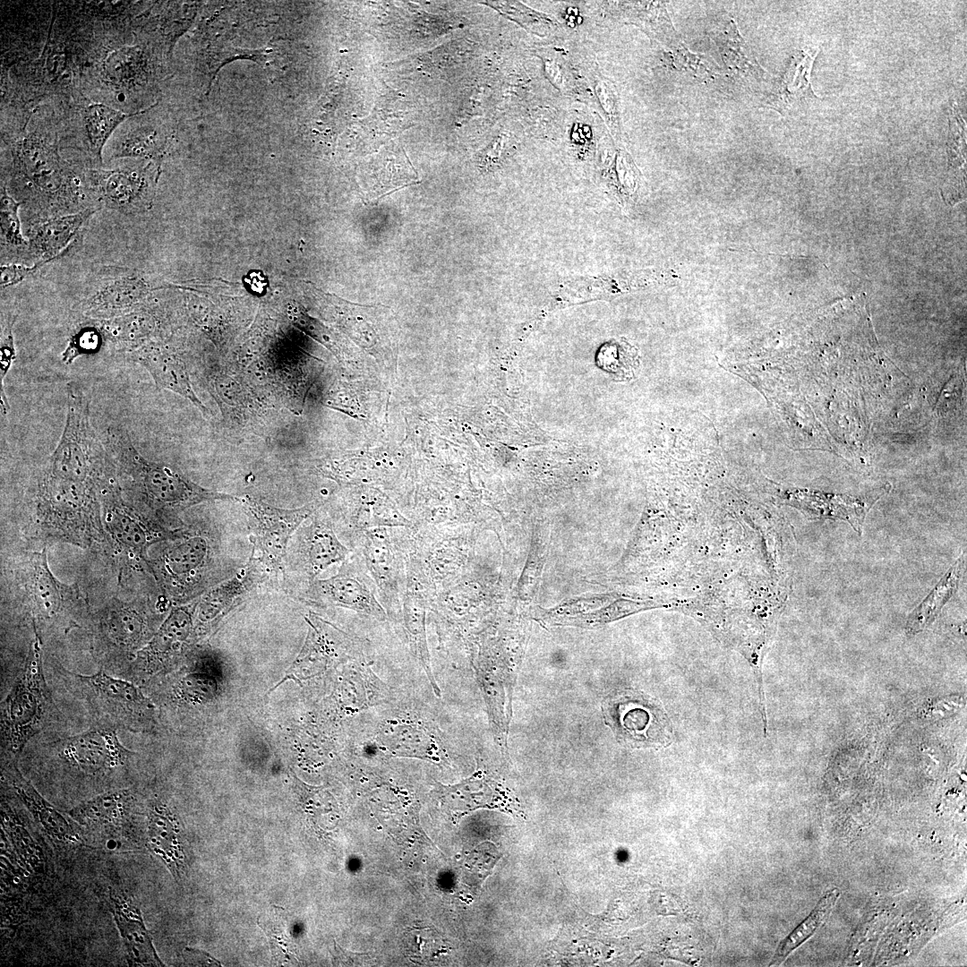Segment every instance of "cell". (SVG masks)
<instances>
[{"label":"cell","instance_id":"1","mask_svg":"<svg viewBox=\"0 0 967 967\" xmlns=\"http://www.w3.org/2000/svg\"><path fill=\"white\" fill-rule=\"evenodd\" d=\"M109 459L131 489L153 509L178 510L214 500H236L193 483L179 471L146 458L127 431L110 426L104 441Z\"/></svg>","mask_w":967,"mask_h":967},{"label":"cell","instance_id":"2","mask_svg":"<svg viewBox=\"0 0 967 967\" xmlns=\"http://www.w3.org/2000/svg\"><path fill=\"white\" fill-rule=\"evenodd\" d=\"M96 481L59 476L44 470L36 493L38 520L59 539L89 546L105 537Z\"/></svg>","mask_w":967,"mask_h":967},{"label":"cell","instance_id":"3","mask_svg":"<svg viewBox=\"0 0 967 967\" xmlns=\"http://www.w3.org/2000/svg\"><path fill=\"white\" fill-rule=\"evenodd\" d=\"M53 708L43 672L38 634L24 667L1 704V752L15 760L28 742L47 724Z\"/></svg>","mask_w":967,"mask_h":967},{"label":"cell","instance_id":"4","mask_svg":"<svg viewBox=\"0 0 967 967\" xmlns=\"http://www.w3.org/2000/svg\"><path fill=\"white\" fill-rule=\"evenodd\" d=\"M66 417L60 440L44 470L64 477L102 480L107 452L90 422V400L81 384L66 385Z\"/></svg>","mask_w":967,"mask_h":967},{"label":"cell","instance_id":"5","mask_svg":"<svg viewBox=\"0 0 967 967\" xmlns=\"http://www.w3.org/2000/svg\"><path fill=\"white\" fill-rule=\"evenodd\" d=\"M68 674L90 709L104 723L102 726L133 732H143L151 728L154 706L133 682L103 671L91 674Z\"/></svg>","mask_w":967,"mask_h":967},{"label":"cell","instance_id":"6","mask_svg":"<svg viewBox=\"0 0 967 967\" xmlns=\"http://www.w3.org/2000/svg\"><path fill=\"white\" fill-rule=\"evenodd\" d=\"M603 710L607 724L624 745L664 746L671 740V724L661 706L638 692L625 691L611 697Z\"/></svg>","mask_w":967,"mask_h":967},{"label":"cell","instance_id":"7","mask_svg":"<svg viewBox=\"0 0 967 967\" xmlns=\"http://www.w3.org/2000/svg\"><path fill=\"white\" fill-rule=\"evenodd\" d=\"M254 520L255 544L262 568L277 578L292 534L314 510L312 504L287 509L270 505L250 495L236 497Z\"/></svg>","mask_w":967,"mask_h":967},{"label":"cell","instance_id":"8","mask_svg":"<svg viewBox=\"0 0 967 967\" xmlns=\"http://www.w3.org/2000/svg\"><path fill=\"white\" fill-rule=\"evenodd\" d=\"M158 287L141 271L109 267L82 298L80 310L95 320L109 319L142 306Z\"/></svg>","mask_w":967,"mask_h":967},{"label":"cell","instance_id":"9","mask_svg":"<svg viewBox=\"0 0 967 967\" xmlns=\"http://www.w3.org/2000/svg\"><path fill=\"white\" fill-rule=\"evenodd\" d=\"M47 746L64 764L89 774L122 768L136 755L121 743L116 729L107 726L65 737Z\"/></svg>","mask_w":967,"mask_h":967},{"label":"cell","instance_id":"10","mask_svg":"<svg viewBox=\"0 0 967 967\" xmlns=\"http://www.w3.org/2000/svg\"><path fill=\"white\" fill-rule=\"evenodd\" d=\"M159 168L158 164L150 162L144 167L90 170L88 178L91 189L105 207L134 214L146 211L151 206Z\"/></svg>","mask_w":967,"mask_h":967},{"label":"cell","instance_id":"11","mask_svg":"<svg viewBox=\"0 0 967 967\" xmlns=\"http://www.w3.org/2000/svg\"><path fill=\"white\" fill-rule=\"evenodd\" d=\"M393 529L376 527L360 533L366 569L389 607L399 605L406 586V566Z\"/></svg>","mask_w":967,"mask_h":967},{"label":"cell","instance_id":"12","mask_svg":"<svg viewBox=\"0 0 967 967\" xmlns=\"http://www.w3.org/2000/svg\"><path fill=\"white\" fill-rule=\"evenodd\" d=\"M306 596L315 603L347 608L378 620L387 618L372 581L352 565H344L328 578L311 581Z\"/></svg>","mask_w":967,"mask_h":967},{"label":"cell","instance_id":"13","mask_svg":"<svg viewBox=\"0 0 967 967\" xmlns=\"http://www.w3.org/2000/svg\"><path fill=\"white\" fill-rule=\"evenodd\" d=\"M99 209L89 207L31 225L26 261L48 263L76 251L82 240V227Z\"/></svg>","mask_w":967,"mask_h":967},{"label":"cell","instance_id":"14","mask_svg":"<svg viewBox=\"0 0 967 967\" xmlns=\"http://www.w3.org/2000/svg\"><path fill=\"white\" fill-rule=\"evenodd\" d=\"M108 901L129 965L164 966L153 946L141 911L133 900L123 892L111 889Z\"/></svg>","mask_w":967,"mask_h":967},{"label":"cell","instance_id":"15","mask_svg":"<svg viewBox=\"0 0 967 967\" xmlns=\"http://www.w3.org/2000/svg\"><path fill=\"white\" fill-rule=\"evenodd\" d=\"M106 533L120 548L145 559L149 545L162 537L153 534L141 518L127 506L114 488L101 489Z\"/></svg>","mask_w":967,"mask_h":967},{"label":"cell","instance_id":"16","mask_svg":"<svg viewBox=\"0 0 967 967\" xmlns=\"http://www.w3.org/2000/svg\"><path fill=\"white\" fill-rule=\"evenodd\" d=\"M427 577L415 561L406 566V586L402 601V615L406 635L417 659L438 695L440 689L432 675L426 638Z\"/></svg>","mask_w":967,"mask_h":967},{"label":"cell","instance_id":"17","mask_svg":"<svg viewBox=\"0 0 967 967\" xmlns=\"http://www.w3.org/2000/svg\"><path fill=\"white\" fill-rule=\"evenodd\" d=\"M208 559V543L200 536L189 537L167 547L153 571L160 576L171 594H184L196 584Z\"/></svg>","mask_w":967,"mask_h":967},{"label":"cell","instance_id":"18","mask_svg":"<svg viewBox=\"0 0 967 967\" xmlns=\"http://www.w3.org/2000/svg\"><path fill=\"white\" fill-rule=\"evenodd\" d=\"M192 627V608L171 612L160 629L131 662L130 674L136 680L156 672L185 640Z\"/></svg>","mask_w":967,"mask_h":967},{"label":"cell","instance_id":"19","mask_svg":"<svg viewBox=\"0 0 967 967\" xmlns=\"http://www.w3.org/2000/svg\"><path fill=\"white\" fill-rule=\"evenodd\" d=\"M131 357L150 373L158 389L178 394L207 415L208 409L196 395L188 370L177 355L148 343L132 351Z\"/></svg>","mask_w":967,"mask_h":967},{"label":"cell","instance_id":"20","mask_svg":"<svg viewBox=\"0 0 967 967\" xmlns=\"http://www.w3.org/2000/svg\"><path fill=\"white\" fill-rule=\"evenodd\" d=\"M98 629L104 643L131 662L148 642L147 618L140 609L130 604L110 605L102 613Z\"/></svg>","mask_w":967,"mask_h":967},{"label":"cell","instance_id":"21","mask_svg":"<svg viewBox=\"0 0 967 967\" xmlns=\"http://www.w3.org/2000/svg\"><path fill=\"white\" fill-rule=\"evenodd\" d=\"M26 590L35 614L52 620L70 605L74 590L60 582L51 572L46 550L33 553L27 571Z\"/></svg>","mask_w":967,"mask_h":967},{"label":"cell","instance_id":"22","mask_svg":"<svg viewBox=\"0 0 967 967\" xmlns=\"http://www.w3.org/2000/svg\"><path fill=\"white\" fill-rule=\"evenodd\" d=\"M297 552L302 570L312 581L329 566L344 561L349 551L329 522L314 518L303 528Z\"/></svg>","mask_w":967,"mask_h":967},{"label":"cell","instance_id":"23","mask_svg":"<svg viewBox=\"0 0 967 967\" xmlns=\"http://www.w3.org/2000/svg\"><path fill=\"white\" fill-rule=\"evenodd\" d=\"M182 829L175 815L160 803L151 802L147 814L146 845L175 877L185 869Z\"/></svg>","mask_w":967,"mask_h":967},{"label":"cell","instance_id":"24","mask_svg":"<svg viewBox=\"0 0 967 967\" xmlns=\"http://www.w3.org/2000/svg\"><path fill=\"white\" fill-rule=\"evenodd\" d=\"M817 50L803 49L797 51L782 77L775 79V83L766 98V107L784 114L797 103L816 98L811 84L810 72Z\"/></svg>","mask_w":967,"mask_h":967},{"label":"cell","instance_id":"25","mask_svg":"<svg viewBox=\"0 0 967 967\" xmlns=\"http://www.w3.org/2000/svg\"><path fill=\"white\" fill-rule=\"evenodd\" d=\"M9 768L13 789L46 834L57 842L80 841L72 824L22 776L16 765L12 764Z\"/></svg>","mask_w":967,"mask_h":967},{"label":"cell","instance_id":"26","mask_svg":"<svg viewBox=\"0 0 967 967\" xmlns=\"http://www.w3.org/2000/svg\"><path fill=\"white\" fill-rule=\"evenodd\" d=\"M136 800V795L133 790H116L86 800L67 813L71 818L81 826L114 825L123 821L128 816Z\"/></svg>","mask_w":967,"mask_h":967},{"label":"cell","instance_id":"27","mask_svg":"<svg viewBox=\"0 0 967 967\" xmlns=\"http://www.w3.org/2000/svg\"><path fill=\"white\" fill-rule=\"evenodd\" d=\"M98 327L104 338L130 352L150 343L155 329L152 315L143 306L106 320Z\"/></svg>","mask_w":967,"mask_h":967},{"label":"cell","instance_id":"28","mask_svg":"<svg viewBox=\"0 0 967 967\" xmlns=\"http://www.w3.org/2000/svg\"><path fill=\"white\" fill-rule=\"evenodd\" d=\"M1 261L4 264L27 260L28 239L21 233L19 209L21 201L12 197L5 185L1 187Z\"/></svg>","mask_w":967,"mask_h":967},{"label":"cell","instance_id":"29","mask_svg":"<svg viewBox=\"0 0 967 967\" xmlns=\"http://www.w3.org/2000/svg\"><path fill=\"white\" fill-rule=\"evenodd\" d=\"M124 113L101 103L90 104L83 110V118L90 150L98 163L102 164L103 148L119 124L127 118L144 113Z\"/></svg>","mask_w":967,"mask_h":967},{"label":"cell","instance_id":"30","mask_svg":"<svg viewBox=\"0 0 967 967\" xmlns=\"http://www.w3.org/2000/svg\"><path fill=\"white\" fill-rule=\"evenodd\" d=\"M145 56L138 46L113 51L103 64L104 80L116 89H128L141 82L145 73Z\"/></svg>","mask_w":967,"mask_h":967},{"label":"cell","instance_id":"31","mask_svg":"<svg viewBox=\"0 0 967 967\" xmlns=\"http://www.w3.org/2000/svg\"><path fill=\"white\" fill-rule=\"evenodd\" d=\"M963 560L960 558L951 567L933 591L911 614L907 621V630L915 634L930 624L942 607L957 589Z\"/></svg>","mask_w":967,"mask_h":967},{"label":"cell","instance_id":"32","mask_svg":"<svg viewBox=\"0 0 967 967\" xmlns=\"http://www.w3.org/2000/svg\"><path fill=\"white\" fill-rule=\"evenodd\" d=\"M166 142L156 130L138 125L129 131L117 143L111 158H139L160 166Z\"/></svg>","mask_w":967,"mask_h":967},{"label":"cell","instance_id":"33","mask_svg":"<svg viewBox=\"0 0 967 967\" xmlns=\"http://www.w3.org/2000/svg\"><path fill=\"white\" fill-rule=\"evenodd\" d=\"M840 896L836 888L826 893L809 916L799 925L779 946L772 963H780L797 946L808 939L824 922Z\"/></svg>","mask_w":967,"mask_h":967},{"label":"cell","instance_id":"34","mask_svg":"<svg viewBox=\"0 0 967 967\" xmlns=\"http://www.w3.org/2000/svg\"><path fill=\"white\" fill-rule=\"evenodd\" d=\"M715 42L721 48L724 63L736 72L753 73L762 76L765 71L749 58L745 42L738 32L735 24L731 22L728 28L722 30L715 35Z\"/></svg>","mask_w":967,"mask_h":967},{"label":"cell","instance_id":"35","mask_svg":"<svg viewBox=\"0 0 967 967\" xmlns=\"http://www.w3.org/2000/svg\"><path fill=\"white\" fill-rule=\"evenodd\" d=\"M285 910L279 906H274L271 914L262 920L259 918L258 924L269 938L270 950L276 961L278 963H296L292 940L290 939L286 921Z\"/></svg>","mask_w":967,"mask_h":967},{"label":"cell","instance_id":"36","mask_svg":"<svg viewBox=\"0 0 967 967\" xmlns=\"http://www.w3.org/2000/svg\"><path fill=\"white\" fill-rule=\"evenodd\" d=\"M597 364L615 379L629 380L634 376L638 360L636 350L627 343L611 342L601 347Z\"/></svg>","mask_w":967,"mask_h":967},{"label":"cell","instance_id":"37","mask_svg":"<svg viewBox=\"0 0 967 967\" xmlns=\"http://www.w3.org/2000/svg\"><path fill=\"white\" fill-rule=\"evenodd\" d=\"M418 731L410 727L398 726L385 729L381 737L384 745L399 755L424 757L432 754V745L428 738L420 732L412 741Z\"/></svg>","mask_w":967,"mask_h":967},{"label":"cell","instance_id":"38","mask_svg":"<svg viewBox=\"0 0 967 967\" xmlns=\"http://www.w3.org/2000/svg\"><path fill=\"white\" fill-rule=\"evenodd\" d=\"M105 339L98 325L84 326L77 329L70 338L62 359L65 364H72L79 356L97 352Z\"/></svg>","mask_w":967,"mask_h":967},{"label":"cell","instance_id":"39","mask_svg":"<svg viewBox=\"0 0 967 967\" xmlns=\"http://www.w3.org/2000/svg\"><path fill=\"white\" fill-rule=\"evenodd\" d=\"M15 317L10 316L5 322L4 328L1 332L0 339V393H1V412L2 415H6L10 409V405L7 400L4 391V379L11 369L13 361L15 358V347L13 339V324Z\"/></svg>","mask_w":967,"mask_h":967},{"label":"cell","instance_id":"40","mask_svg":"<svg viewBox=\"0 0 967 967\" xmlns=\"http://www.w3.org/2000/svg\"><path fill=\"white\" fill-rule=\"evenodd\" d=\"M595 88L604 112L610 119L612 130L616 132L615 134L617 136H620V133L616 95L612 89L611 84L603 78H596Z\"/></svg>","mask_w":967,"mask_h":967},{"label":"cell","instance_id":"41","mask_svg":"<svg viewBox=\"0 0 967 967\" xmlns=\"http://www.w3.org/2000/svg\"><path fill=\"white\" fill-rule=\"evenodd\" d=\"M45 264L44 262H39L31 266L21 265L18 263L4 264L0 268V287L1 289H4L26 279L28 277L34 274Z\"/></svg>","mask_w":967,"mask_h":967},{"label":"cell","instance_id":"42","mask_svg":"<svg viewBox=\"0 0 967 967\" xmlns=\"http://www.w3.org/2000/svg\"><path fill=\"white\" fill-rule=\"evenodd\" d=\"M333 957L335 964L357 965L365 963L369 956L366 954H354L346 951L335 942Z\"/></svg>","mask_w":967,"mask_h":967},{"label":"cell","instance_id":"43","mask_svg":"<svg viewBox=\"0 0 967 967\" xmlns=\"http://www.w3.org/2000/svg\"><path fill=\"white\" fill-rule=\"evenodd\" d=\"M249 289L253 293H262L265 290L267 282L265 278L261 272H252L249 274L247 278Z\"/></svg>","mask_w":967,"mask_h":967}]
</instances>
